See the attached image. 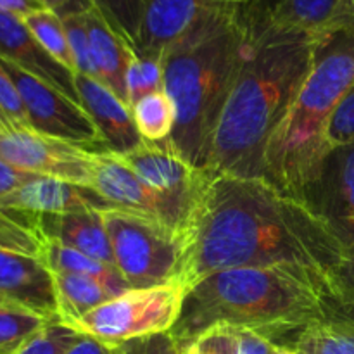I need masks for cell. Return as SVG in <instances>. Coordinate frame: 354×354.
Returning a JSON list of instances; mask_svg holds the SVG:
<instances>
[{
  "instance_id": "cell-1",
  "label": "cell",
  "mask_w": 354,
  "mask_h": 354,
  "mask_svg": "<svg viewBox=\"0 0 354 354\" xmlns=\"http://www.w3.org/2000/svg\"><path fill=\"white\" fill-rule=\"evenodd\" d=\"M180 234L176 280L187 290L221 270L299 265L324 279L339 306L346 261L337 241L306 201L266 178L206 171Z\"/></svg>"
},
{
  "instance_id": "cell-2",
  "label": "cell",
  "mask_w": 354,
  "mask_h": 354,
  "mask_svg": "<svg viewBox=\"0 0 354 354\" xmlns=\"http://www.w3.org/2000/svg\"><path fill=\"white\" fill-rule=\"evenodd\" d=\"M318 37L273 26L254 0L241 71L206 171L265 178L266 145L311 71Z\"/></svg>"
},
{
  "instance_id": "cell-3",
  "label": "cell",
  "mask_w": 354,
  "mask_h": 354,
  "mask_svg": "<svg viewBox=\"0 0 354 354\" xmlns=\"http://www.w3.org/2000/svg\"><path fill=\"white\" fill-rule=\"evenodd\" d=\"M339 306L320 275L299 265L241 266L214 272L190 287L169 330L176 344L214 325L273 335L304 330Z\"/></svg>"
},
{
  "instance_id": "cell-4",
  "label": "cell",
  "mask_w": 354,
  "mask_h": 354,
  "mask_svg": "<svg viewBox=\"0 0 354 354\" xmlns=\"http://www.w3.org/2000/svg\"><path fill=\"white\" fill-rule=\"evenodd\" d=\"M254 0L213 14L162 54V85L175 106L166 144L190 166L209 168L214 135L241 71Z\"/></svg>"
},
{
  "instance_id": "cell-5",
  "label": "cell",
  "mask_w": 354,
  "mask_h": 354,
  "mask_svg": "<svg viewBox=\"0 0 354 354\" xmlns=\"http://www.w3.org/2000/svg\"><path fill=\"white\" fill-rule=\"evenodd\" d=\"M354 83V30L325 31L318 37L311 71L265 152V178L282 192L303 199L332 151L328 124Z\"/></svg>"
},
{
  "instance_id": "cell-6",
  "label": "cell",
  "mask_w": 354,
  "mask_h": 354,
  "mask_svg": "<svg viewBox=\"0 0 354 354\" xmlns=\"http://www.w3.org/2000/svg\"><path fill=\"white\" fill-rule=\"evenodd\" d=\"M114 266L131 289L161 286L176 280L182 265V234L161 221L123 209L100 211Z\"/></svg>"
},
{
  "instance_id": "cell-7",
  "label": "cell",
  "mask_w": 354,
  "mask_h": 354,
  "mask_svg": "<svg viewBox=\"0 0 354 354\" xmlns=\"http://www.w3.org/2000/svg\"><path fill=\"white\" fill-rule=\"evenodd\" d=\"M185 294L187 289L178 280L130 289L78 318L69 327L116 348L133 339L171 330L182 313Z\"/></svg>"
},
{
  "instance_id": "cell-8",
  "label": "cell",
  "mask_w": 354,
  "mask_h": 354,
  "mask_svg": "<svg viewBox=\"0 0 354 354\" xmlns=\"http://www.w3.org/2000/svg\"><path fill=\"white\" fill-rule=\"evenodd\" d=\"M303 201L325 221L344 254L339 311L354 315V142L328 152Z\"/></svg>"
},
{
  "instance_id": "cell-9",
  "label": "cell",
  "mask_w": 354,
  "mask_h": 354,
  "mask_svg": "<svg viewBox=\"0 0 354 354\" xmlns=\"http://www.w3.org/2000/svg\"><path fill=\"white\" fill-rule=\"evenodd\" d=\"M0 62L23 99L31 130L80 147H99V152H106L99 130L83 107L17 66L3 59Z\"/></svg>"
},
{
  "instance_id": "cell-10",
  "label": "cell",
  "mask_w": 354,
  "mask_h": 354,
  "mask_svg": "<svg viewBox=\"0 0 354 354\" xmlns=\"http://www.w3.org/2000/svg\"><path fill=\"white\" fill-rule=\"evenodd\" d=\"M0 158L23 171L86 189L93 185L95 152L35 130L0 131Z\"/></svg>"
},
{
  "instance_id": "cell-11",
  "label": "cell",
  "mask_w": 354,
  "mask_h": 354,
  "mask_svg": "<svg viewBox=\"0 0 354 354\" xmlns=\"http://www.w3.org/2000/svg\"><path fill=\"white\" fill-rule=\"evenodd\" d=\"M92 189L114 209L142 214L176 232L187 223L194 201L152 189L111 152H95Z\"/></svg>"
},
{
  "instance_id": "cell-12",
  "label": "cell",
  "mask_w": 354,
  "mask_h": 354,
  "mask_svg": "<svg viewBox=\"0 0 354 354\" xmlns=\"http://www.w3.org/2000/svg\"><path fill=\"white\" fill-rule=\"evenodd\" d=\"M140 30L133 52L138 57L161 61L176 40L213 14L251 0H142Z\"/></svg>"
},
{
  "instance_id": "cell-13",
  "label": "cell",
  "mask_w": 354,
  "mask_h": 354,
  "mask_svg": "<svg viewBox=\"0 0 354 354\" xmlns=\"http://www.w3.org/2000/svg\"><path fill=\"white\" fill-rule=\"evenodd\" d=\"M0 59L47 83L73 102L82 106L75 73L59 64L33 37L23 17L0 10Z\"/></svg>"
},
{
  "instance_id": "cell-14",
  "label": "cell",
  "mask_w": 354,
  "mask_h": 354,
  "mask_svg": "<svg viewBox=\"0 0 354 354\" xmlns=\"http://www.w3.org/2000/svg\"><path fill=\"white\" fill-rule=\"evenodd\" d=\"M0 299L57 320L52 273L35 256L0 249Z\"/></svg>"
},
{
  "instance_id": "cell-15",
  "label": "cell",
  "mask_w": 354,
  "mask_h": 354,
  "mask_svg": "<svg viewBox=\"0 0 354 354\" xmlns=\"http://www.w3.org/2000/svg\"><path fill=\"white\" fill-rule=\"evenodd\" d=\"M75 83L83 109L99 130L104 151L111 154H127L144 144L127 102L99 80L75 75Z\"/></svg>"
},
{
  "instance_id": "cell-16",
  "label": "cell",
  "mask_w": 354,
  "mask_h": 354,
  "mask_svg": "<svg viewBox=\"0 0 354 354\" xmlns=\"http://www.w3.org/2000/svg\"><path fill=\"white\" fill-rule=\"evenodd\" d=\"M114 156L152 189L190 201L196 199L206 173L190 166L166 140L159 144L144 142L127 154Z\"/></svg>"
},
{
  "instance_id": "cell-17",
  "label": "cell",
  "mask_w": 354,
  "mask_h": 354,
  "mask_svg": "<svg viewBox=\"0 0 354 354\" xmlns=\"http://www.w3.org/2000/svg\"><path fill=\"white\" fill-rule=\"evenodd\" d=\"M0 206L33 214H68L111 207L93 189L48 176H37L7 194L0 199Z\"/></svg>"
},
{
  "instance_id": "cell-18",
  "label": "cell",
  "mask_w": 354,
  "mask_h": 354,
  "mask_svg": "<svg viewBox=\"0 0 354 354\" xmlns=\"http://www.w3.org/2000/svg\"><path fill=\"white\" fill-rule=\"evenodd\" d=\"M33 228L44 239H52L90 258L114 266L109 235L99 209L68 214L30 213Z\"/></svg>"
},
{
  "instance_id": "cell-19",
  "label": "cell",
  "mask_w": 354,
  "mask_h": 354,
  "mask_svg": "<svg viewBox=\"0 0 354 354\" xmlns=\"http://www.w3.org/2000/svg\"><path fill=\"white\" fill-rule=\"evenodd\" d=\"M85 23L99 82L127 102V71L135 54L133 48L104 21L93 6L85 10Z\"/></svg>"
},
{
  "instance_id": "cell-20",
  "label": "cell",
  "mask_w": 354,
  "mask_h": 354,
  "mask_svg": "<svg viewBox=\"0 0 354 354\" xmlns=\"http://www.w3.org/2000/svg\"><path fill=\"white\" fill-rule=\"evenodd\" d=\"M40 259L50 273H69L97 280L111 290L114 296H121L130 290V283L118 272L116 266L106 265L102 261L90 258L76 249L68 248L52 239H44Z\"/></svg>"
},
{
  "instance_id": "cell-21",
  "label": "cell",
  "mask_w": 354,
  "mask_h": 354,
  "mask_svg": "<svg viewBox=\"0 0 354 354\" xmlns=\"http://www.w3.org/2000/svg\"><path fill=\"white\" fill-rule=\"evenodd\" d=\"M52 280L57 299V320L66 325L75 324L78 318L116 297L107 287L88 277L52 273Z\"/></svg>"
},
{
  "instance_id": "cell-22",
  "label": "cell",
  "mask_w": 354,
  "mask_h": 354,
  "mask_svg": "<svg viewBox=\"0 0 354 354\" xmlns=\"http://www.w3.org/2000/svg\"><path fill=\"white\" fill-rule=\"evenodd\" d=\"M341 0H280L268 14L280 30L322 35L330 24Z\"/></svg>"
},
{
  "instance_id": "cell-23",
  "label": "cell",
  "mask_w": 354,
  "mask_h": 354,
  "mask_svg": "<svg viewBox=\"0 0 354 354\" xmlns=\"http://www.w3.org/2000/svg\"><path fill=\"white\" fill-rule=\"evenodd\" d=\"M299 354H354V318L335 313L299 332L294 346Z\"/></svg>"
},
{
  "instance_id": "cell-24",
  "label": "cell",
  "mask_w": 354,
  "mask_h": 354,
  "mask_svg": "<svg viewBox=\"0 0 354 354\" xmlns=\"http://www.w3.org/2000/svg\"><path fill=\"white\" fill-rule=\"evenodd\" d=\"M135 124L144 142L159 144L171 137L175 128V106L165 90L145 95L131 107Z\"/></svg>"
},
{
  "instance_id": "cell-25",
  "label": "cell",
  "mask_w": 354,
  "mask_h": 354,
  "mask_svg": "<svg viewBox=\"0 0 354 354\" xmlns=\"http://www.w3.org/2000/svg\"><path fill=\"white\" fill-rule=\"evenodd\" d=\"M24 24L30 28L33 37L40 41L41 47L66 69L75 71V61H73L71 48H69L68 35H66L62 19L50 9H40L23 17Z\"/></svg>"
},
{
  "instance_id": "cell-26",
  "label": "cell",
  "mask_w": 354,
  "mask_h": 354,
  "mask_svg": "<svg viewBox=\"0 0 354 354\" xmlns=\"http://www.w3.org/2000/svg\"><path fill=\"white\" fill-rule=\"evenodd\" d=\"M44 237L31 223L30 213L0 206V249L40 258Z\"/></svg>"
},
{
  "instance_id": "cell-27",
  "label": "cell",
  "mask_w": 354,
  "mask_h": 354,
  "mask_svg": "<svg viewBox=\"0 0 354 354\" xmlns=\"http://www.w3.org/2000/svg\"><path fill=\"white\" fill-rule=\"evenodd\" d=\"M50 320L10 303H0V353L10 354Z\"/></svg>"
},
{
  "instance_id": "cell-28",
  "label": "cell",
  "mask_w": 354,
  "mask_h": 354,
  "mask_svg": "<svg viewBox=\"0 0 354 354\" xmlns=\"http://www.w3.org/2000/svg\"><path fill=\"white\" fill-rule=\"evenodd\" d=\"M97 12L107 24L135 48L138 30H140L144 2L142 0H90Z\"/></svg>"
},
{
  "instance_id": "cell-29",
  "label": "cell",
  "mask_w": 354,
  "mask_h": 354,
  "mask_svg": "<svg viewBox=\"0 0 354 354\" xmlns=\"http://www.w3.org/2000/svg\"><path fill=\"white\" fill-rule=\"evenodd\" d=\"M159 90H165L161 61L138 57L133 54L127 71V102L130 109L145 95Z\"/></svg>"
},
{
  "instance_id": "cell-30",
  "label": "cell",
  "mask_w": 354,
  "mask_h": 354,
  "mask_svg": "<svg viewBox=\"0 0 354 354\" xmlns=\"http://www.w3.org/2000/svg\"><path fill=\"white\" fill-rule=\"evenodd\" d=\"M59 17L62 19L66 35H68L69 48H71L73 61H75L76 75H83L88 76V78L99 80L95 62H93L92 57V48H90L88 30H86L85 23V10L69 12Z\"/></svg>"
},
{
  "instance_id": "cell-31",
  "label": "cell",
  "mask_w": 354,
  "mask_h": 354,
  "mask_svg": "<svg viewBox=\"0 0 354 354\" xmlns=\"http://www.w3.org/2000/svg\"><path fill=\"white\" fill-rule=\"evenodd\" d=\"M80 337V332L61 320H50L10 354H66Z\"/></svg>"
},
{
  "instance_id": "cell-32",
  "label": "cell",
  "mask_w": 354,
  "mask_h": 354,
  "mask_svg": "<svg viewBox=\"0 0 354 354\" xmlns=\"http://www.w3.org/2000/svg\"><path fill=\"white\" fill-rule=\"evenodd\" d=\"M180 354H239V328L214 325L178 346Z\"/></svg>"
},
{
  "instance_id": "cell-33",
  "label": "cell",
  "mask_w": 354,
  "mask_h": 354,
  "mask_svg": "<svg viewBox=\"0 0 354 354\" xmlns=\"http://www.w3.org/2000/svg\"><path fill=\"white\" fill-rule=\"evenodd\" d=\"M0 118L6 121L9 130H31L23 99L14 85L9 73L0 62Z\"/></svg>"
},
{
  "instance_id": "cell-34",
  "label": "cell",
  "mask_w": 354,
  "mask_h": 354,
  "mask_svg": "<svg viewBox=\"0 0 354 354\" xmlns=\"http://www.w3.org/2000/svg\"><path fill=\"white\" fill-rule=\"evenodd\" d=\"M327 140L330 149L342 147L354 142V83L332 114Z\"/></svg>"
},
{
  "instance_id": "cell-35",
  "label": "cell",
  "mask_w": 354,
  "mask_h": 354,
  "mask_svg": "<svg viewBox=\"0 0 354 354\" xmlns=\"http://www.w3.org/2000/svg\"><path fill=\"white\" fill-rule=\"evenodd\" d=\"M114 354H180L178 344L169 332L133 339L114 348Z\"/></svg>"
},
{
  "instance_id": "cell-36",
  "label": "cell",
  "mask_w": 354,
  "mask_h": 354,
  "mask_svg": "<svg viewBox=\"0 0 354 354\" xmlns=\"http://www.w3.org/2000/svg\"><path fill=\"white\" fill-rule=\"evenodd\" d=\"M40 175H35V173L23 171V169L16 168L10 162H7L6 159L0 158V199L6 197L7 194L14 192L19 187H23L24 183H28L30 180L37 178Z\"/></svg>"
},
{
  "instance_id": "cell-37",
  "label": "cell",
  "mask_w": 354,
  "mask_h": 354,
  "mask_svg": "<svg viewBox=\"0 0 354 354\" xmlns=\"http://www.w3.org/2000/svg\"><path fill=\"white\" fill-rule=\"evenodd\" d=\"M277 344L266 335L249 328H239V354H273Z\"/></svg>"
},
{
  "instance_id": "cell-38",
  "label": "cell",
  "mask_w": 354,
  "mask_h": 354,
  "mask_svg": "<svg viewBox=\"0 0 354 354\" xmlns=\"http://www.w3.org/2000/svg\"><path fill=\"white\" fill-rule=\"evenodd\" d=\"M354 30V0H341L330 24L325 31ZM324 31V33H325Z\"/></svg>"
},
{
  "instance_id": "cell-39",
  "label": "cell",
  "mask_w": 354,
  "mask_h": 354,
  "mask_svg": "<svg viewBox=\"0 0 354 354\" xmlns=\"http://www.w3.org/2000/svg\"><path fill=\"white\" fill-rule=\"evenodd\" d=\"M66 354H114V348L90 337V335L80 334L75 344L66 351Z\"/></svg>"
},
{
  "instance_id": "cell-40",
  "label": "cell",
  "mask_w": 354,
  "mask_h": 354,
  "mask_svg": "<svg viewBox=\"0 0 354 354\" xmlns=\"http://www.w3.org/2000/svg\"><path fill=\"white\" fill-rule=\"evenodd\" d=\"M40 6L45 9L54 10L57 16H64L69 12H80V10H86L92 7L90 0H37Z\"/></svg>"
},
{
  "instance_id": "cell-41",
  "label": "cell",
  "mask_w": 354,
  "mask_h": 354,
  "mask_svg": "<svg viewBox=\"0 0 354 354\" xmlns=\"http://www.w3.org/2000/svg\"><path fill=\"white\" fill-rule=\"evenodd\" d=\"M40 9H45V7L40 6L37 0H0V10L19 17H26L28 14Z\"/></svg>"
},
{
  "instance_id": "cell-42",
  "label": "cell",
  "mask_w": 354,
  "mask_h": 354,
  "mask_svg": "<svg viewBox=\"0 0 354 354\" xmlns=\"http://www.w3.org/2000/svg\"><path fill=\"white\" fill-rule=\"evenodd\" d=\"M279 2H280V0H256V3H258V7H259V9H261L265 14H268L270 10H272L273 7H275Z\"/></svg>"
},
{
  "instance_id": "cell-43",
  "label": "cell",
  "mask_w": 354,
  "mask_h": 354,
  "mask_svg": "<svg viewBox=\"0 0 354 354\" xmlns=\"http://www.w3.org/2000/svg\"><path fill=\"white\" fill-rule=\"evenodd\" d=\"M273 354H299L294 348H286V346H277Z\"/></svg>"
},
{
  "instance_id": "cell-44",
  "label": "cell",
  "mask_w": 354,
  "mask_h": 354,
  "mask_svg": "<svg viewBox=\"0 0 354 354\" xmlns=\"http://www.w3.org/2000/svg\"><path fill=\"white\" fill-rule=\"evenodd\" d=\"M6 130H9V127H7L6 121H3L2 118H0V131H6Z\"/></svg>"
},
{
  "instance_id": "cell-45",
  "label": "cell",
  "mask_w": 354,
  "mask_h": 354,
  "mask_svg": "<svg viewBox=\"0 0 354 354\" xmlns=\"http://www.w3.org/2000/svg\"><path fill=\"white\" fill-rule=\"evenodd\" d=\"M346 315V313H344ZM348 317H351V318H354V315H348Z\"/></svg>"
},
{
  "instance_id": "cell-46",
  "label": "cell",
  "mask_w": 354,
  "mask_h": 354,
  "mask_svg": "<svg viewBox=\"0 0 354 354\" xmlns=\"http://www.w3.org/2000/svg\"><path fill=\"white\" fill-rule=\"evenodd\" d=\"M0 303H2V299H0ZM3 303H6V301H3Z\"/></svg>"
},
{
  "instance_id": "cell-47",
  "label": "cell",
  "mask_w": 354,
  "mask_h": 354,
  "mask_svg": "<svg viewBox=\"0 0 354 354\" xmlns=\"http://www.w3.org/2000/svg\"><path fill=\"white\" fill-rule=\"evenodd\" d=\"M0 354H6V353H0Z\"/></svg>"
}]
</instances>
